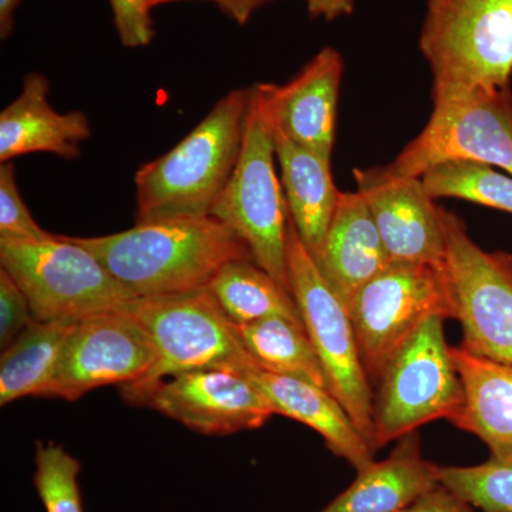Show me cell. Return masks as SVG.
<instances>
[{"label": "cell", "instance_id": "cell-29", "mask_svg": "<svg viewBox=\"0 0 512 512\" xmlns=\"http://www.w3.org/2000/svg\"><path fill=\"white\" fill-rule=\"evenodd\" d=\"M109 3L121 45L137 49L153 42L156 30L148 0H109Z\"/></svg>", "mask_w": 512, "mask_h": 512}, {"label": "cell", "instance_id": "cell-25", "mask_svg": "<svg viewBox=\"0 0 512 512\" xmlns=\"http://www.w3.org/2000/svg\"><path fill=\"white\" fill-rule=\"evenodd\" d=\"M424 188L433 200L458 198L512 214V175L494 170L478 161H446L421 175Z\"/></svg>", "mask_w": 512, "mask_h": 512}, {"label": "cell", "instance_id": "cell-4", "mask_svg": "<svg viewBox=\"0 0 512 512\" xmlns=\"http://www.w3.org/2000/svg\"><path fill=\"white\" fill-rule=\"evenodd\" d=\"M419 47L433 99L510 87L512 0H427Z\"/></svg>", "mask_w": 512, "mask_h": 512}, {"label": "cell", "instance_id": "cell-6", "mask_svg": "<svg viewBox=\"0 0 512 512\" xmlns=\"http://www.w3.org/2000/svg\"><path fill=\"white\" fill-rule=\"evenodd\" d=\"M446 319H427L394 353L377 382L373 447L403 439L424 424L453 423L463 406V384L444 335Z\"/></svg>", "mask_w": 512, "mask_h": 512}, {"label": "cell", "instance_id": "cell-30", "mask_svg": "<svg viewBox=\"0 0 512 512\" xmlns=\"http://www.w3.org/2000/svg\"><path fill=\"white\" fill-rule=\"evenodd\" d=\"M35 316L28 298L13 281L12 276L0 269V346L8 348L23 330L32 325Z\"/></svg>", "mask_w": 512, "mask_h": 512}, {"label": "cell", "instance_id": "cell-14", "mask_svg": "<svg viewBox=\"0 0 512 512\" xmlns=\"http://www.w3.org/2000/svg\"><path fill=\"white\" fill-rule=\"evenodd\" d=\"M362 195L379 231L390 262L446 265V235L439 205L421 178L384 167L355 170Z\"/></svg>", "mask_w": 512, "mask_h": 512}, {"label": "cell", "instance_id": "cell-7", "mask_svg": "<svg viewBox=\"0 0 512 512\" xmlns=\"http://www.w3.org/2000/svg\"><path fill=\"white\" fill-rule=\"evenodd\" d=\"M288 272L292 296L325 372L329 392L373 447L375 393L360 356L352 316L348 305L320 272L292 222Z\"/></svg>", "mask_w": 512, "mask_h": 512}, {"label": "cell", "instance_id": "cell-28", "mask_svg": "<svg viewBox=\"0 0 512 512\" xmlns=\"http://www.w3.org/2000/svg\"><path fill=\"white\" fill-rule=\"evenodd\" d=\"M53 237L33 220L20 195L15 165L12 161L0 165V239L42 241Z\"/></svg>", "mask_w": 512, "mask_h": 512}, {"label": "cell", "instance_id": "cell-10", "mask_svg": "<svg viewBox=\"0 0 512 512\" xmlns=\"http://www.w3.org/2000/svg\"><path fill=\"white\" fill-rule=\"evenodd\" d=\"M456 160L490 164L512 175L510 87L436 97L426 127L387 167L420 178L434 165Z\"/></svg>", "mask_w": 512, "mask_h": 512}, {"label": "cell", "instance_id": "cell-13", "mask_svg": "<svg viewBox=\"0 0 512 512\" xmlns=\"http://www.w3.org/2000/svg\"><path fill=\"white\" fill-rule=\"evenodd\" d=\"M205 436L261 429L274 416L268 399L234 369H200L167 377L147 389L121 392Z\"/></svg>", "mask_w": 512, "mask_h": 512}, {"label": "cell", "instance_id": "cell-20", "mask_svg": "<svg viewBox=\"0 0 512 512\" xmlns=\"http://www.w3.org/2000/svg\"><path fill=\"white\" fill-rule=\"evenodd\" d=\"M463 384V406L454 426L487 444L491 456L512 461V366L451 348Z\"/></svg>", "mask_w": 512, "mask_h": 512}, {"label": "cell", "instance_id": "cell-1", "mask_svg": "<svg viewBox=\"0 0 512 512\" xmlns=\"http://www.w3.org/2000/svg\"><path fill=\"white\" fill-rule=\"evenodd\" d=\"M72 238L136 298L204 291L229 262L252 259L212 215L154 218L117 234Z\"/></svg>", "mask_w": 512, "mask_h": 512}, {"label": "cell", "instance_id": "cell-34", "mask_svg": "<svg viewBox=\"0 0 512 512\" xmlns=\"http://www.w3.org/2000/svg\"><path fill=\"white\" fill-rule=\"evenodd\" d=\"M22 0H0V36L8 39L15 28V13Z\"/></svg>", "mask_w": 512, "mask_h": 512}, {"label": "cell", "instance_id": "cell-16", "mask_svg": "<svg viewBox=\"0 0 512 512\" xmlns=\"http://www.w3.org/2000/svg\"><path fill=\"white\" fill-rule=\"evenodd\" d=\"M237 372L264 394L275 414L311 427L336 457L348 461L356 471L375 463V448L328 389L256 365L241 367Z\"/></svg>", "mask_w": 512, "mask_h": 512}, {"label": "cell", "instance_id": "cell-32", "mask_svg": "<svg viewBox=\"0 0 512 512\" xmlns=\"http://www.w3.org/2000/svg\"><path fill=\"white\" fill-rule=\"evenodd\" d=\"M151 8H156L163 3L177 2V0H148ZM217 3L222 12L234 19L239 25H245L259 6L264 5V0H210Z\"/></svg>", "mask_w": 512, "mask_h": 512}, {"label": "cell", "instance_id": "cell-11", "mask_svg": "<svg viewBox=\"0 0 512 512\" xmlns=\"http://www.w3.org/2000/svg\"><path fill=\"white\" fill-rule=\"evenodd\" d=\"M446 266L463 346L474 355L512 366V255L485 251L456 212L441 208Z\"/></svg>", "mask_w": 512, "mask_h": 512}, {"label": "cell", "instance_id": "cell-18", "mask_svg": "<svg viewBox=\"0 0 512 512\" xmlns=\"http://www.w3.org/2000/svg\"><path fill=\"white\" fill-rule=\"evenodd\" d=\"M313 259L348 306L360 288L389 266L382 237L359 192H339L332 222Z\"/></svg>", "mask_w": 512, "mask_h": 512}, {"label": "cell", "instance_id": "cell-12", "mask_svg": "<svg viewBox=\"0 0 512 512\" xmlns=\"http://www.w3.org/2000/svg\"><path fill=\"white\" fill-rule=\"evenodd\" d=\"M154 360L153 340L128 309L80 320L66 340L43 399L76 402L100 387L137 382Z\"/></svg>", "mask_w": 512, "mask_h": 512}, {"label": "cell", "instance_id": "cell-24", "mask_svg": "<svg viewBox=\"0 0 512 512\" xmlns=\"http://www.w3.org/2000/svg\"><path fill=\"white\" fill-rule=\"evenodd\" d=\"M235 329L256 366L329 390L325 372L303 322L272 316L248 325H235Z\"/></svg>", "mask_w": 512, "mask_h": 512}, {"label": "cell", "instance_id": "cell-31", "mask_svg": "<svg viewBox=\"0 0 512 512\" xmlns=\"http://www.w3.org/2000/svg\"><path fill=\"white\" fill-rule=\"evenodd\" d=\"M402 512H471L470 504L444 485H437Z\"/></svg>", "mask_w": 512, "mask_h": 512}, {"label": "cell", "instance_id": "cell-3", "mask_svg": "<svg viewBox=\"0 0 512 512\" xmlns=\"http://www.w3.org/2000/svg\"><path fill=\"white\" fill-rule=\"evenodd\" d=\"M275 160L274 126L259 83L252 87L237 165L211 215L238 235L256 265L291 292L288 272L291 218Z\"/></svg>", "mask_w": 512, "mask_h": 512}, {"label": "cell", "instance_id": "cell-27", "mask_svg": "<svg viewBox=\"0 0 512 512\" xmlns=\"http://www.w3.org/2000/svg\"><path fill=\"white\" fill-rule=\"evenodd\" d=\"M35 463V487L46 512H83L80 461L55 441H39Z\"/></svg>", "mask_w": 512, "mask_h": 512}, {"label": "cell", "instance_id": "cell-15", "mask_svg": "<svg viewBox=\"0 0 512 512\" xmlns=\"http://www.w3.org/2000/svg\"><path fill=\"white\" fill-rule=\"evenodd\" d=\"M342 56L333 47H323L286 84L261 83L272 123L299 146L332 157Z\"/></svg>", "mask_w": 512, "mask_h": 512}, {"label": "cell", "instance_id": "cell-21", "mask_svg": "<svg viewBox=\"0 0 512 512\" xmlns=\"http://www.w3.org/2000/svg\"><path fill=\"white\" fill-rule=\"evenodd\" d=\"M274 140L289 218L303 245L315 256L322 247L339 200L330 157L293 143L275 126Z\"/></svg>", "mask_w": 512, "mask_h": 512}, {"label": "cell", "instance_id": "cell-26", "mask_svg": "<svg viewBox=\"0 0 512 512\" xmlns=\"http://www.w3.org/2000/svg\"><path fill=\"white\" fill-rule=\"evenodd\" d=\"M440 484L483 512H512V461L440 467Z\"/></svg>", "mask_w": 512, "mask_h": 512}, {"label": "cell", "instance_id": "cell-23", "mask_svg": "<svg viewBox=\"0 0 512 512\" xmlns=\"http://www.w3.org/2000/svg\"><path fill=\"white\" fill-rule=\"evenodd\" d=\"M208 291L237 326L272 316L302 322L292 293L252 259L229 262L212 279Z\"/></svg>", "mask_w": 512, "mask_h": 512}, {"label": "cell", "instance_id": "cell-9", "mask_svg": "<svg viewBox=\"0 0 512 512\" xmlns=\"http://www.w3.org/2000/svg\"><path fill=\"white\" fill-rule=\"evenodd\" d=\"M128 312L136 316L153 340L154 365L121 392L147 389L167 377L192 370H238L256 365L242 346L237 329L208 289L180 295L136 298Z\"/></svg>", "mask_w": 512, "mask_h": 512}, {"label": "cell", "instance_id": "cell-2", "mask_svg": "<svg viewBox=\"0 0 512 512\" xmlns=\"http://www.w3.org/2000/svg\"><path fill=\"white\" fill-rule=\"evenodd\" d=\"M251 100L252 87L231 90L177 146L138 168L137 221L211 215L237 165Z\"/></svg>", "mask_w": 512, "mask_h": 512}, {"label": "cell", "instance_id": "cell-17", "mask_svg": "<svg viewBox=\"0 0 512 512\" xmlns=\"http://www.w3.org/2000/svg\"><path fill=\"white\" fill-rule=\"evenodd\" d=\"M50 83L43 74L25 77L22 92L0 113V163L32 153L76 160L92 136L87 114L59 113L49 101Z\"/></svg>", "mask_w": 512, "mask_h": 512}, {"label": "cell", "instance_id": "cell-8", "mask_svg": "<svg viewBox=\"0 0 512 512\" xmlns=\"http://www.w3.org/2000/svg\"><path fill=\"white\" fill-rule=\"evenodd\" d=\"M357 345L370 382L427 319H456L446 265L390 262L349 303Z\"/></svg>", "mask_w": 512, "mask_h": 512}, {"label": "cell", "instance_id": "cell-22", "mask_svg": "<svg viewBox=\"0 0 512 512\" xmlns=\"http://www.w3.org/2000/svg\"><path fill=\"white\" fill-rule=\"evenodd\" d=\"M76 323L33 320L28 329L3 349L0 359L2 407L23 397H45Z\"/></svg>", "mask_w": 512, "mask_h": 512}, {"label": "cell", "instance_id": "cell-5", "mask_svg": "<svg viewBox=\"0 0 512 512\" xmlns=\"http://www.w3.org/2000/svg\"><path fill=\"white\" fill-rule=\"evenodd\" d=\"M0 265L28 298L40 322H80L127 311L136 299L99 259L72 237L0 239Z\"/></svg>", "mask_w": 512, "mask_h": 512}, {"label": "cell", "instance_id": "cell-33", "mask_svg": "<svg viewBox=\"0 0 512 512\" xmlns=\"http://www.w3.org/2000/svg\"><path fill=\"white\" fill-rule=\"evenodd\" d=\"M305 2L312 18H322L328 22L350 15L356 5V0H305Z\"/></svg>", "mask_w": 512, "mask_h": 512}, {"label": "cell", "instance_id": "cell-19", "mask_svg": "<svg viewBox=\"0 0 512 512\" xmlns=\"http://www.w3.org/2000/svg\"><path fill=\"white\" fill-rule=\"evenodd\" d=\"M439 470L421 454L414 431L386 460L357 471L353 484L320 512H402L440 484Z\"/></svg>", "mask_w": 512, "mask_h": 512}]
</instances>
